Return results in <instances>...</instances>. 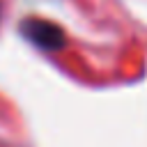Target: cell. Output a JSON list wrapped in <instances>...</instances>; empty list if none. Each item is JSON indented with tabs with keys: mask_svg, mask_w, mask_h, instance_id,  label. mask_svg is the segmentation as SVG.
Instances as JSON below:
<instances>
[{
	"mask_svg": "<svg viewBox=\"0 0 147 147\" xmlns=\"http://www.w3.org/2000/svg\"><path fill=\"white\" fill-rule=\"evenodd\" d=\"M21 34L37 48L41 51H60L64 44H67V34L64 30L53 23V21H46V18H39V16H28L21 21L18 25Z\"/></svg>",
	"mask_w": 147,
	"mask_h": 147,
	"instance_id": "1",
	"label": "cell"
}]
</instances>
